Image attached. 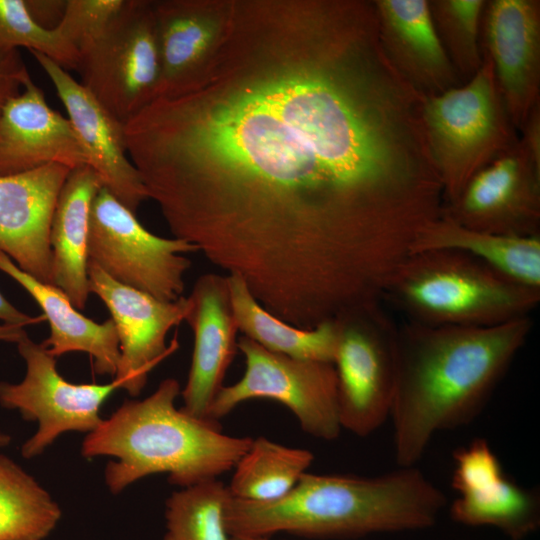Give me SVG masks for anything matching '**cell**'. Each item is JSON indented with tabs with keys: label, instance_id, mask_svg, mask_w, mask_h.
Masks as SVG:
<instances>
[{
	"label": "cell",
	"instance_id": "8d00e7d4",
	"mask_svg": "<svg viewBox=\"0 0 540 540\" xmlns=\"http://www.w3.org/2000/svg\"><path fill=\"white\" fill-rule=\"evenodd\" d=\"M11 437L5 432L0 431V448L9 445Z\"/></svg>",
	"mask_w": 540,
	"mask_h": 540
},
{
	"label": "cell",
	"instance_id": "4fadbf2b",
	"mask_svg": "<svg viewBox=\"0 0 540 540\" xmlns=\"http://www.w3.org/2000/svg\"><path fill=\"white\" fill-rule=\"evenodd\" d=\"M90 293L105 304L114 322L120 345V362L113 379L121 389L138 396L149 373L178 348L176 338L166 344L171 328L185 321L189 297L174 302L160 301L142 291L120 284L98 266L88 262Z\"/></svg>",
	"mask_w": 540,
	"mask_h": 540
},
{
	"label": "cell",
	"instance_id": "1f68e13d",
	"mask_svg": "<svg viewBox=\"0 0 540 540\" xmlns=\"http://www.w3.org/2000/svg\"><path fill=\"white\" fill-rule=\"evenodd\" d=\"M30 78L19 50H0V116L7 102L21 92Z\"/></svg>",
	"mask_w": 540,
	"mask_h": 540
},
{
	"label": "cell",
	"instance_id": "d6986e66",
	"mask_svg": "<svg viewBox=\"0 0 540 540\" xmlns=\"http://www.w3.org/2000/svg\"><path fill=\"white\" fill-rule=\"evenodd\" d=\"M188 297L191 306L185 321L193 330L194 349L187 382L180 393L184 403L181 408L193 416L208 418L234 357L238 328L226 276H200Z\"/></svg>",
	"mask_w": 540,
	"mask_h": 540
},
{
	"label": "cell",
	"instance_id": "d6a6232c",
	"mask_svg": "<svg viewBox=\"0 0 540 540\" xmlns=\"http://www.w3.org/2000/svg\"><path fill=\"white\" fill-rule=\"evenodd\" d=\"M67 1L26 0L32 18L43 28L52 30L60 22Z\"/></svg>",
	"mask_w": 540,
	"mask_h": 540
},
{
	"label": "cell",
	"instance_id": "4dcf8cb0",
	"mask_svg": "<svg viewBox=\"0 0 540 540\" xmlns=\"http://www.w3.org/2000/svg\"><path fill=\"white\" fill-rule=\"evenodd\" d=\"M125 1L68 0L55 29L79 56V53L110 25Z\"/></svg>",
	"mask_w": 540,
	"mask_h": 540
},
{
	"label": "cell",
	"instance_id": "ac0fdd59",
	"mask_svg": "<svg viewBox=\"0 0 540 540\" xmlns=\"http://www.w3.org/2000/svg\"><path fill=\"white\" fill-rule=\"evenodd\" d=\"M48 164L73 170L88 165V159L68 117L49 106L30 78L0 116V175Z\"/></svg>",
	"mask_w": 540,
	"mask_h": 540
},
{
	"label": "cell",
	"instance_id": "cb8c5ba5",
	"mask_svg": "<svg viewBox=\"0 0 540 540\" xmlns=\"http://www.w3.org/2000/svg\"><path fill=\"white\" fill-rule=\"evenodd\" d=\"M429 251L467 254L522 285L540 289V235H504L470 229L443 212L419 233L411 255Z\"/></svg>",
	"mask_w": 540,
	"mask_h": 540
},
{
	"label": "cell",
	"instance_id": "9c48e42d",
	"mask_svg": "<svg viewBox=\"0 0 540 540\" xmlns=\"http://www.w3.org/2000/svg\"><path fill=\"white\" fill-rule=\"evenodd\" d=\"M237 348L245 372L238 382L219 390L208 419L219 421L244 401L271 399L285 405L305 433L326 441L339 437L338 379L332 363L274 353L246 336L239 338Z\"/></svg>",
	"mask_w": 540,
	"mask_h": 540
},
{
	"label": "cell",
	"instance_id": "d590c367",
	"mask_svg": "<svg viewBox=\"0 0 540 540\" xmlns=\"http://www.w3.org/2000/svg\"><path fill=\"white\" fill-rule=\"evenodd\" d=\"M229 540H270L268 537L229 536Z\"/></svg>",
	"mask_w": 540,
	"mask_h": 540
},
{
	"label": "cell",
	"instance_id": "e0dca14e",
	"mask_svg": "<svg viewBox=\"0 0 540 540\" xmlns=\"http://www.w3.org/2000/svg\"><path fill=\"white\" fill-rule=\"evenodd\" d=\"M71 169L48 164L0 175V251L22 271L52 285L49 231Z\"/></svg>",
	"mask_w": 540,
	"mask_h": 540
},
{
	"label": "cell",
	"instance_id": "3957f363",
	"mask_svg": "<svg viewBox=\"0 0 540 540\" xmlns=\"http://www.w3.org/2000/svg\"><path fill=\"white\" fill-rule=\"evenodd\" d=\"M445 505L444 493L416 466L373 477L306 472L277 500L229 494L224 523L229 536L354 538L431 527Z\"/></svg>",
	"mask_w": 540,
	"mask_h": 540
},
{
	"label": "cell",
	"instance_id": "7c38bea8",
	"mask_svg": "<svg viewBox=\"0 0 540 540\" xmlns=\"http://www.w3.org/2000/svg\"><path fill=\"white\" fill-rule=\"evenodd\" d=\"M443 212L470 229L540 235V158L518 138L477 172Z\"/></svg>",
	"mask_w": 540,
	"mask_h": 540
},
{
	"label": "cell",
	"instance_id": "d4e9b609",
	"mask_svg": "<svg viewBox=\"0 0 540 540\" xmlns=\"http://www.w3.org/2000/svg\"><path fill=\"white\" fill-rule=\"evenodd\" d=\"M226 282L234 321L246 337L274 353L333 364L339 322H322L312 329L294 327L265 310L240 276L226 275Z\"/></svg>",
	"mask_w": 540,
	"mask_h": 540
},
{
	"label": "cell",
	"instance_id": "7402d4cb",
	"mask_svg": "<svg viewBox=\"0 0 540 540\" xmlns=\"http://www.w3.org/2000/svg\"><path fill=\"white\" fill-rule=\"evenodd\" d=\"M0 271L23 287L42 309L50 334L41 344L53 357L85 352L98 375L115 377L121 355L118 334L111 318L102 323L87 318L63 291L22 271L1 251Z\"/></svg>",
	"mask_w": 540,
	"mask_h": 540
},
{
	"label": "cell",
	"instance_id": "52a82bcc",
	"mask_svg": "<svg viewBox=\"0 0 540 540\" xmlns=\"http://www.w3.org/2000/svg\"><path fill=\"white\" fill-rule=\"evenodd\" d=\"M198 248L178 238L148 231L130 209L102 187L93 199L88 262L120 284L174 302L183 297L191 261L183 254Z\"/></svg>",
	"mask_w": 540,
	"mask_h": 540
},
{
	"label": "cell",
	"instance_id": "2e32d148",
	"mask_svg": "<svg viewBox=\"0 0 540 540\" xmlns=\"http://www.w3.org/2000/svg\"><path fill=\"white\" fill-rule=\"evenodd\" d=\"M30 53L53 83L87 155L88 166L98 175L102 187L136 213L149 198L127 152L125 124L63 67L41 53Z\"/></svg>",
	"mask_w": 540,
	"mask_h": 540
},
{
	"label": "cell",
	"instance_id": "44dd1931",
	"mask_svg": "<svg viewBox=\"0 0 540 540\" xmlns=\"http://www.w3.org/2000/svg\"><path fill=\"white\" fill-rule=\"evenodd\" d=\"M229 6L230 0H153L160 53L156 97L179 90L206 65L222 36Z\"/></svg>",
	"mask_w": 540,
	"mask_h": 540
},
{
	"label": "cell",
	"instance_id": "8992f818",
	"mask_svg": "<svg viewBox=\"0 0 540 540\" xmlns=\"http://www.w3.org/2000/svg\"><path fill=\"white\" fill-rule=\"evenodd\" d=\"M423 122L445 206L456 201L470 179L519 138L485 53L479 70L468 81L425 97Z\"/></svg>",
	"mask_w": 540,
	"mask_h": 540
},
{
	"label": "cell",
	"instance_id": "603a6c76",
	"mask_svg": "<svg viewBox=\"0 0 540 540\" xmlns=\"http://www.w3.org/2000/svg\"><path fill=\"white\" fill-rule=\"evenodd\" d=\"M102 183L94 170H71L59 194L49 231L52 285L78 309L90 293L87 273L90 209Z\"/></svg>",
	"mask_w": 540,
	"mask_h": 540
},
{
	"label": "cell",
	"instance_id": "6da1fadb",
	"mask_svg": "<svg viewBox=\"0 0 540 540\" xmlns=\"http://www.w3.org/2000/svg\"><path fill=\"white\" fill-rule=\"evenodd\" d=\"M424 102L373 0H230L209 61L126 147L174 238L308 328L378 299L441 215Z\"/></svg>",
	"mask_w": 540,
	"mask_h": 540
},
{
	"label": "cell",
	"instance_id": "30bf717a",
	"mask_svg": "<svg viewBox=\"0 0 540 540\" xmlns=\"http://www.w3.org/2000/svg\"><path fill=\"white\" fill-rule=\"evenodd\" d=\"M17 349L25 361V376L18 383L0 382V404L38 423L37 431L21 447L24 458L39 456L63 433H90L102 423V405L121 389L119 380L74 384L57 371L56 358L28 335L17 343Z\"/></svg>",
	"mask_w": 540,
	"mask_h": 540
},
{
	"label": "cell",
	"instance_id": "8fae6325",
	"mask_svg": "<svg viewBox=\"0 0 540 540\" xmlns=\"http://www.w3.org/2000/svg\"><path fill=\"white\" fill-rule=\"evenodd\" d=\"M333 365L341 428L365 437L389 418L396 374L398 330L380 306L341 321Z\"/></svg>",
	"mask_w": 540,
	"mask_h": 540
},
{
	"label": "cell",
	"instance_id": "e575fe53",
	"mask_svg": "<svg viewBox=\"0 0 540 540\" xmlns=\"http://www.w3.org/2000/svg\"><path fill=\"white\" fill-rule=\"evenodd\" d=\"M26 335L22 326L7 323L0 325V341L17 344Z\"/></svg>",
	"mask_w": 540,
	"mask_h": 540
},
{
	"label": "cell",
	"instance_id": "9a60e30c",
	"mask_svg": "<svg viewBox=\"0 0 540 540\" xmlns=\"http://www.w3.org/2000/svg\"><path fill=\"white\" fill-rule=\"evenodd\" d=\"M481 47L492 61L507 112L520 132L540 104V1H487Z\"/></svg>",
	"mask_w": 540,
	"mask_h": 540
},
{
	"label": "cell",
	"instance_id": "ba28073f",
	"mask_svg": "<svg viewBox=\"0 0 540 540\" xmlns=\"http://www.w3.org/2000/svg\"><path fill=\"white\" fill-rule=\"evenodd\" d=\"M84 86L126 123L155 99L160 53L153 0H126L110 25L79 53Z\"/></svg>",
	"mask_w": 540,
	"mask_h": 540
},
{
	"label": "cell",
	"instance_id": "836d02e7",
	"mask_svg": "<svg viewBox=\"0 0 540 540\" xmlns=\"http://www.w3.org/2000/svg\"><path fill=\"white\" fill-rule=\"evenodd\" d=\"M0 320L7 324L27 326L45 321L43 315L30 316L14 307L0 292Z\"/></svg>",
	"mask_w": 540,
	"mask_h": 540
},
{
	"label": "cell",
	"instance_id": "ffe728a7",
	"mask_svg": "<svg viewBox=\"0 0 540 540\" xmlns=\"http://www.w3.org/2000/svg\"><path fill=\"white\" fill-rule=\"evenodd\" d=\"M382 48L425 97L463 84L439 39L429 0H373Z\"/></svg>",
	"mask_w": 540,
	"mask_h": 540
},
{
	"label": "cell",
	"instance_id": "484cf974",
	"mask_svg": "<svg viewBox=\"0 0 540 540\" xmlns=\"http://www.w3.org/2000/svg\"><path fill=\"white\" fill-rule=\"evenodd\" d=\"M314 460L311 451L252 439L234 467L228 492L232 497L257 502L277 500L296 485Z\"/></svg>",
	"mask_w": 540,
	"mask_h": 540
},
{
	"label": "cell",
	"instance_id": "83f0119b",
	"mask_svg": "<svg viewBox=\"0 0 540 540\" xmlns=\"http://www.w3.org/2000/svg\"><path fill=\"white\" fill-rule=\"evenodd\" d=\"M227 486L214 479L174 491L166 501L163 540H229L224 523Z\"/></svg>",
	"mask_w": 540,
	"mask_h": 540
},
{
	"label": "cell",
	"instance_id": "5bb4252c",
	"mask_svg": "<svg viewBox=\"0 0 540 540\" xmlns=\"http://www.w3.org/2000/svg\"><path fill=\"white\" fill-rule=\"evenodd\" d=\"M452 488L458 497L451 518L469 526H493L513 540L534 532L540 523L539 493L509 478L483 438L453 453Z\"/></svg>",
	"mask_w": 540,
	"mask_h": 540
},
{
	"label": "cell",
	"instance_id": "5b68a950",
	"mask_svg": "<svg viewBox=\"0 0 540 540\" xmlns=\"http://www.w3.org/2000/svg\"><path fill=\"white\" fill-rule=\"evenodd\" d=\"M386 296L428 325L482 326L528 316L540 289L522 285L461 252L411 255Z\"/></svg>",
	"mask_w": 540,
	"mask_h": 540
},
{
	"label": "cell",
	"instance_id": "7a4b0ae2",
	"mask_svg": "<svg viewBox=\"0 0 540 540\" xmlns=\"http://www.w3.org/2000/svg\"><path fill=\"white\" fill-rule=\"evenodd\" d=\"M531 327L524 316L482 326L411 321L398 330L389 418L400 467L415 466L439 431L466 426L480 415Z\"/></svg>",
	"mask_w": 540,
	"mask_h": 540
},
{
	"label": "cell",
	"instance_id": "277c9868",
	"mask_svg": "<svg viewBox=\"0 0 540 540\" xmlns=\"http://www.w3.org/2000/svg\"><path fill=\"white\" fill-rule=\"evenodd\" d=\"M180 393L176 379H164L150 396L126 400L87 434L81 447L85 458H115L104 471L110 492L159 473L173 485L191 487L234 469L248 450L253 438L226 435L218 421L177 408Z\"/></svg>",
	"mask_w": 540,
	"mask_h": 540
},
{
	"label": "cell",
	"instance_id": "f1b7e54d",
	"mask_svg": "<svg viewBox=\"0 0 540 540\" xmlns=\"http://www.w3.org/2000/svg\"><path fill=\"white\" fill-rule=\"evenodd\" d=\"M486 2L429 0L435 29L462 83L482 64L481 24Z\"/></svg>",
	"mask_w": 540,
	"mask_h": 540
},
{
	"label": "cell",
	"instance_id": "f546056e",
	"mask_svg": "<svg viewBox=\"0 0 540 540\" xmlns=\"http://www.w3.org/2000/svg\"><path fill=\"white\" fill-rule=\"evenodd\" d=\"M19 48L41 53L65 70L77 69L78 53L55 28L45 29L32 18L26 0H0V50Z\"/></svg>",
	"mask_w": 540,
	"mask_h": 540
},
{
	"label": "cell",
	"instance_id": "4316f807",
	"mask_svg": "<svg viewBox=\"0 0 540 540\" xmlns=\"http://www.w3.org/2000/svg\"><path fill=\"white\" fill-rule=\"evenodd\" d=\"M61 515L47 490L15 461L0 455V540H43Z\"/></svg>",
	"mask_w": 540,
	"mask_h": 540
}]
</instances>
